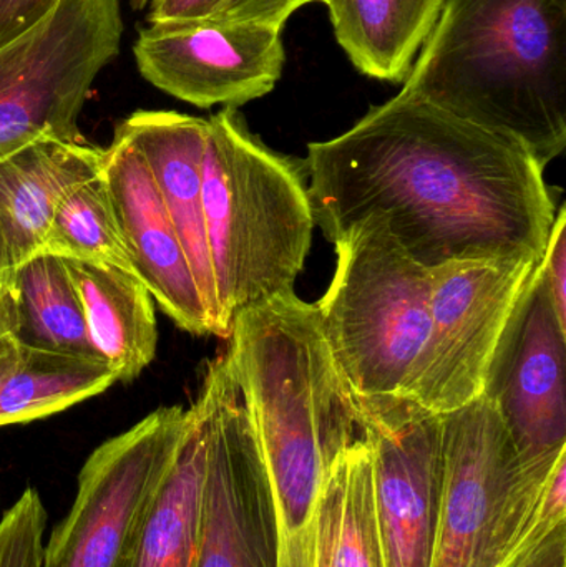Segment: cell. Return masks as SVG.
<instances>
[{"label": "cell", "instance_id": "cell-1", "mask_svg": "<svg viewBox=\"0 0 566 567\" xmlns=\"http://www.w3.org/2000/svg\"><path fill=\"white\" fill-rule=\"evenodd\" d=\"M305 168L332 245L379 216L428 269L541 261L557 218L544 169L521 145L402 92L342 135L309 143Z\"/></svg>", "mask_w": 566, "mask_h": 567}, {"label": "cell", "instance_id": "cell-2", "mask_svg": "<svg viewBox=\"0 0 566 567\" xmlns=\"http://www.w3.org/2000/svg\"><path fill=\"white\" fill-rule=\"evenodd\" d=\"M226 352L268 470L279 567H315L326 473L361 439L358 402L329 349L318 306L292 292L239 313Z\"/></svg>", "mask_w": 566, "mask_h": 567}, {"label": "cell", "instance_id": "cell-3", "mask_svg": "<svg viewBox=\"0 0 566 567\" xmlns=\"http://www.w3.org/2000/svg\"><path fill=\"white\" fill-rule=\"evenodd\" d=\"M402 93L521 145L566 146V0H445Z\"/></svg>", "mask_w": 566, "mask_h": 567}, {"label": "cell", "instance_id": "cell-4", "mask_svg": "<svg viewBox=\"0 0 566 567\" xmlns=\"http://www.w3.org/2000/svg\"><path fill=\"white\" fill-rule=\"evenodd\" d=\"M206 120L203 209L219 337L228 339L239 313L295 290L316 223L305 162L272 152L238 109Z\"/></svg>", "mask_w": 566, "mask_h": 567}, {"label": "cell", "instance_id": "cell-5", "mask_svg": "<svg viewBox=\"0 0 566 567\" xmlns=\"http://www.w3.org/2000/svg\"><path fill=\"white\" fill-rule=\"evenodd\" d=\"M318 306L332 357L354 395H401L431 327L432 271L371 216L336 243Z\"/></svg>", "mask_w": 566, "mask_h": 567}, {"label": "cell", "instance_id": "cell-6", "mask_svg": "<svg viewBox=\"0 0 566 567\" xmlns=\"http://www.w3.org/2000/svg\"><path fill=\"white\" fill-rule=\"evenodd\" d=\"M441 420L444 472L431 567H508L565 525L537 512L564 455L554 465H524L504 420L482 395Z\"/></svg>", "mask_w": 566, "mask_h": 567}, {"label": "cell", "instance_id": "cell-7", "mask_svg": "<svg viewBox=\"0 0 566 567\" xmlns=\"http://www.w3.org/2000/svg\"><path fill=\"white\" fill-rule=\"evenodd\" d=\"M122 37L120 0H60L0 47V159L43 135L85 143L80 113Z\"/></svg>", "mask_w": 566, "mask_h": 567}, {"label": "cell", "instance_id": "cell-8", "mask_svg": "<svg viewBox=\"0 0 566 567\" xmlns=\"http://www.w3.org/2000/svg\"><path fill=\"white\" fill-rule=\"evenodd\" d=\"M206 462L195 567H279V519L268 470L228 355L206 367Z\"/></svg>", "mask_w": 566, "mask_h": 567}, {"label": "cell", "instance_id": "cell-9", "mask_svg": "<svg viewBox=\"0 0 566 567\" xmlns=\"http://www.w3.org/2000/svg\"><path fill=\"white\" fill-rule=\"evenodd\" d=\"M537 262L491 259L431 269V327L401 395L438 415L481 396L498 337Z\"/></svg>", "mask_w": 566, "mask_h": 567}, {"label": "cell", "instance_id": "cell-10", "mask_svg": "<svg viewBox=\"0 0 566 567\" xmlns=\"http://www.w3.org/2000/svg\"><path fill=\"white\" fill-rule=\"evenodd\" d=\"M185 423L186 409L162 406L86 458L72 509L43 546L42 567H119Z\"/></svg>", "mask_w": 566, "mask_h": 567}, {"label": "cell", "instance_id": "cell-11", "mask_svg": "<svg viewBox=\"0 0 566 567\" xmlns=\"http://www.w3.org/2000/svg\"><path fill=\"white\" fill-rule=\"evenodd\" d=\"M385 567H431L442 493V420L402 395L358 396Z\"/></svg>", "mask_w": 566, "mask_h": 567}, {"label": "cell", "instance_id": "cell-12", "mask_svg": "<svg viewBox=\"0 0 566 567\" xmlns=\"http://www.w3.org/2000/svg\"><path fill=\"white\" fill-rule=\"evenodd\" d=\"M565 363L566 326L538 261L498 337L481 393L524 465H554L566 453Z\"/></svg>", "mask_w": 566, "mask_h": 567}, {"label": "cell", "instance_id": "cell-13", "mask_svg": "<svg viewBox=\"0 0 566 567\" xmlns=\"http://www.w3.org/2000/svg\"><path fill=\"white\" fill-rule=\"evenodd\" d=\"M133 55L146 82L198 109L268 95L286 62L281 29L215 20L148 23Z\"/></svg>", "mask_w": 566, "mask_h": 567}, {"label": "cell", "instance_id": "cell-14", "mask_svg": "<svg viewBox=\"0 0 566 567\" xmlns=\"http://www.w3.org/2000/svg\"><path fill=\"white\" fill-rule=\"evenodd\" d=\"M102 176L140 281L179 329L213 336L212 320L152 172L119 126L103 148Z\"/></svg>", "mask_w": 566, "mask_h": 567}, {"label": "cell", "instance_id": "cell-15", "mask_svg": "<svg viewBox=\"0 0 566 567\" xmlns=\"http://www.w3.org/2000/svg\"><path fill=\"white\" fill-rule=\"evenodd\" d=\"M116 126L152 172L212 320L213 336L219 337L218 300L203 209L208 120L165 110H138Z\"/></svg>", "mask_w": 566, "mask_h": 567}, {"label": "cell", "instance_id": "cell-16", "mask_svg": "<svg viewBox=\"0 0 566 567\" xmlns=\"http://www.w3.org/2000/svg\"><path fill=\"white\" fill-rule=\"evenodd\" d=\"M103 148L39 136L0 159V278L45 249L56 206L102 172Z\"/></svg>", "mask_w": 566, "mask_h": 567}, {"label": "cell", "instance_id": "cell-17", "mask_svg": "<svg viewBox=\"0 0 566 567\" xmlns=\"http://www.w3.org/2000/svg\"><path fill=\"white\" fill-rule=\"evenodd\" d=\"M202 400L186 410L182 439L168 468L146 499L119 567H195L206 462Z\"/></svg>", "mask_w": 566, "mask_h": 567}, {"label": "cell", "instance_id": "cell-18", "mask_svg": "<svg viewBox=\"0 0 566 567\" xmlns=\"http://www.w3.org/2000/svg\"><path fill=\"white\" fill-rule=\"evenodd\" d=\"M65 261L96 355L116 380L132 382L153 362L158 346L152 293L133 272L76 259Z\"/></svg>", "mask_w": 566, "mask_h": 567}, {"label": "cell", "instance_id": "cell-19", "mask_svg": "<svg viewBox=\"0 0 566 567\" xmlns=\"http://www.w3.org/2000/svg\"><path fill=\"white\" fill-rule=\"evenodd\" d=\"M445 0H322L336 40L352 65L389 83H404Z\"/></svg>", "mask_w": 566, "mask_h": 567}, {"label": "cell", "instance_id": "cell-20", "mask_svg": "<svg viewBox=\"0 0 566 567\" xmlns=\"http://www.w3.org/2000/svg\"><path fill=\"white\" fill-rule=\"evenodd\" d=\"M115 382L103 360L29 349L12 333L0 337V426L55 415Z\"/></svg>", "mask_w": 566, "mask_h": 567}, {"label": "cell", "instance_id": "cell-21", "mask_svg": "<svg viewBox=\"0 0 566 567\" xmlns=\"http://www.w3.org/2000/svg\"><path fill=\"white\" fill-rule=\"evenodd\" d=\"M2 279L12 293V336L17 342L43 352L100 359L62 256L39 252Z\"/></svg>", "mask_w": 566, "mask_h": 567}, {"label": "cell", "instance_id": "cell-22", "mask_svg": "<svg viewBox=\"0 0 566 567\" xmlns=\"http://www.w3.org/2000/svg\"><path fill=\"white\" fill-rule=\"evenodd\" d=\"M43 251L135 275L102 172L63 196Z\"/></svg>", "mask_w": 566, "mask_h": 567}, {"label": "cell", "instance_id": "cell-23", "mask_svg": "<svg viewBox=\"0 0 566 567\" xmlns=\"http://www.w3.org/2000/svg\"><path fill=\"white\" fill-rule=\"evenodd\" d=\"M331 529L332 567H385L375 516L372 456L364 436L339 455Z\"/></svg>", "mask_w": 566, "mask_h": 567}, {"label": "cell", "instance_id": "cell-24", "mask_svg": "<svg viewBox=\"0 0 566 567\" xmlns=\"http://www.w3.org/2000/svg\"><path fill=\"white\" fill-rule=\"evenodd\" d=\"M45 525L39 493L23 489L0 522V567H42Z\"/></svg>", "mask_w": 566, "mask_h": 567}, {"label": "cell", "instance_id": "cell-25", "mask_svg": "<svg viewBox=\"0 0 566 567\" xmlns=\"http://www.w3.org/2000/svg\"><path fill=\"white\" fill-rule=\"evenodd\" d=\"M322 0H225L209 19L215 22L255 23L281 29L286 20L306 3Z\"/></svg>", "mask_w": 566, "mask_h": 567}, {"label": "cell", "instance_id": "cell-26", "mask_svg": "<svg viewBox=\"0 0 566 567\" xmlns=\"http://www.w3.org/2000/svg\"><path fill=\"white\" fill-rule=\"evenodd\" d=\"M545 281L550 289L552 300L558 319L566 326V212L562 206L555 218L547 248L541 259Z\"/></svg>", "mask_w": 566, "mask_h": 567}, {"label": "cell", "instance_id": "cell-27", "mask_svg": "<svg viewBox=\"0 0 566 567\" xmlns=\"http://www.w3.org/2000/svg\"><path fill=\"white\" fill-rule=\"evenodd\" d=\"M60 0H0V47L45 19Z\"/></svg>", "mask_w": 566, "mask_h": 567}, {"label": "cell", "instance_id": "cell-28", "mask_svg": "<svg viewBox=\"0 0 566 567\" xmlns=\"http://www.w3.org/2000/svg\"><path fill=\"white\" fill-rule=\"evenodd\" d=\"M225 0H152L148 23L199 22L209 19Z\"/></svg>", "mask_w": 566, "mask_h": 567}, {"label": "cell", "instance_id": "cell-29", "mask_svg": "<svg viewBox=\"0 0 566 567\" xmlns=\"http://www.w3.org/2000/svg\"><path fill=\"white\" fill-rule=\"evenodd\" d=\"M508 567H566V525L522 553Z\"/></svg>", "mask_w": 566, "mask_h": 567}, {"label": "cell", "instance_id": "cell-30", "mask_svg": "<svg viewBox=\"0 0 566 567\" xmlns=\"http://www.w3.org/2000/svg\"><path fill=\"white\" fill-rule=\"evenodd\" d=\"M12 293H10V287L6 279L0 278V337L12 333Z\"/></svg>", "mask_w": 566, "mask_h": 567}, {"label": "cell", "instance_id": "cell-31", "mask_svg": "<svg viewBox=\"0 0 566 567\" xmlns=\"http://www.w3.org/2000/svg\"><path fill=\"white\" fill-rule=\"evenodd\" d=\"M130 7H132L135 12H142V10H145L146 7L150 6V2L152 0H128Z\"/></svg>", "mask_w": 566, "mask_h": 567}]
</instances>
